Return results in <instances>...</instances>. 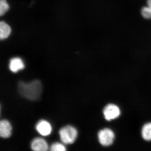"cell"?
Listing matches in <instances>:
<instances>
[{
    "instance_id": "1",
    "label": "cell",
    "mask_w": 151,
    "mask_h": 151,
    "mask_svg": "<svg viewBox=\"0 0 151 151\" xmlns=\"http://www.w3.org/2000/svg\"><path fill=\"white\" fill-rule=\"evenodd\" d=\"M18 90L22 97L28 100L35 101L40 98L42 85L39 80H34L28 83L20 81L18 84Z\"/></svg>"
},
{
    "instance_id": "2",
    "label": "cell",
    "mask_w": 151,
    "mask_h": 151,
    "mask_svg": "<svg viewBox=\"0 0 151 151\" xmlns=\"http://www.w3.org/2000/svg\"><path fill=\"white\" fill-rule=\"evenodd\" d=\"M60 139L64 144H73L77 138V130L71 126H66L63 127L59 131Z\"/></svg>"
},
{
    "instance_id": "3",
    "label": "cell",
    "mask_w": 151,
    "mask_h": 151,
    "mask_svg": "<svg viewBox=\"0 0 151 151\" xmlns=\"http://www.w3.org/2000/svg\"><path fill=\"white\" fill-rule=\"evenodd\" d=\"M98 139L102 145L108 146L113 143L115 134L113 131L109 129L101 130L98 133Z\"/></svg>"
},
{
    "instance_id": "4",
    "label": "cell",
    "mask_w": 151,
    "mask_h": 151,
    "mask_svg": "<svg viewBox=\"0 0 151 151\" xmlns=\"http://www.w3.org/2000/svg\"><path fill=\"white\" fill-rule=\"evenodd\" d=\"M103 113L105 119L110 121L119 117L120 115V110L116 105L109 104L104 108Z\"/></svg>"
},
{
    "instance_id": "5",
    "label": "cell",
    "mask_w": 151,
    "mask_h": 151,
    "mask_svg": "<svg viewBox=\"0 0 151 151\" xmlns=\"http://www.w3.org/2000/svg\"><path fill=\"white\" fill-rule=\"evenodd\" d=\"M36 129L40 135L43 136H48L52 132L51 125L45 120H41L38 122L36 126Z\"/></svg>"
},
{
    "instance_id": "6",
    "label": "cell",
    "mask_w": 151,
    "mask_h": 151,
    "mask_svg": "<svg viewBox=\"0 0 151 151\" xmlns=\"http://www.w3.org/2000/svg\"><path fill=\"white\" fill-rule=\"evenodd\" d=\"M32 150L35 151H46L48 150L47 143L43 139L36 138L34 139L31 143Z\"/></svg>"
},
{
    "instance_id": "7",
    "label": "cell",
    "mask_w": 151,
    "mask_h": 151,
    "mask_svg": "<svg viewBox=\"0 0 151 151\" xmlns=\"http://www.w3.org/2000/svg\"><path fill=\"white\" fill-rule=\"evenodd\" d=\"M12 130V126L8 121L6 120H1L0 122V136L1 137H9Z\"/></svg>"
},
{
    "instance_id": "8",
    "label": "cell",
    "mask_w": 151,
    "mask_h": 151,
    "mask_svg": "<svg viewBox=\"0 0 151 151\" xmlns=\"http://www.w3.org/2000/svg\"><path fill=\"white\" fill-rule=\"evenodd\" d=\"M9 67L11 71L13 73H17L19 70L24 69V63L19 58H14L10 61Z\"/></svg>"
},
{
    "instance_id": "9",
    "label": "cell",
    "mask_w": 151,
    "mask_h": 151,
    "mask_svg": "<svg viewBox=\"0 0 151 151\" xmlns=\"http://www.w3.org/2000/svg\"><path fill=\"white\" fill-rule=\"evenodd\" d=\"M11 32V29L7 24L4 22L1 21L0 23V38L1 40L7 38Z\"/></svg>"
},
{
    "instance_id": "10",
    "label": "cell",
    "mask_w": 151,
    "mask_h": 151,
    "mask_svg": "<svg viewBox=\"0 0 151 151\" xmlns=\"http://www.w3.org/2000/svg\"><path fill=\"white\" fill-rule=\"evenodd\" d=\"M142 134L145 140L151 141V123L146 124L143 127Z\"/></svg>"
},
{
    "instance_id": "11",
    "label": "cell",
    "mask_w": 151,
    "mask_h": 151,
    "mask_svg": "<svg viewBox=\"0 0 151 151\" xmlns=\"http://www.w3.org/2000/svg\"><path fill=\"white\" fill-rule=\"evenodd\" d=\"M141 14L144 18L151 19V0L147 1V6L142 8Z\"/></svg>"
},
{
    "instance_id": "12",
    "label": "cell",
    "mask_w": 151,
    "mask_h": 151,
    "mask_svg": "<svg viewBox=\"0 0 151 151\" xmlns=\"http://www.w3.org/2000/svg\"><path fill=\"white\" fill-rule=\"evenodd\" d=\"M9 5L6 0H0V15L4 14L8 10Z\"/></svg>"
},
{
    "instance_id": "13",
    "label": "cell",
    "mask_w": 151,
    "mask_h": 151,
    "mask_svg": "<svg viewBox=\"0 0 151 151\" xmlns=\"http://www.w3.org/2000/svg\"><path fill=\"white\" fill-rule=\"evenodd\" d=\"M52 151H66L65 146L59 143H55L52 144L50 148Z\"/></svg>"
}]
</instances>
